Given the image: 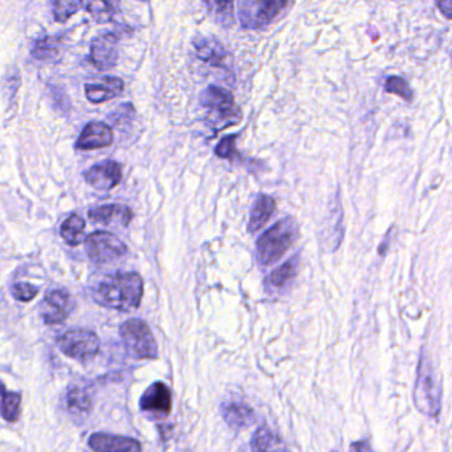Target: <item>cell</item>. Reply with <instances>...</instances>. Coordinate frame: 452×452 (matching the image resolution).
Here are the masks:
<instances>
[{
    "label": "cell",
    "instance_id": "ac0fdd59",
    "mask_svg": "<svg viewBox=\"0 0 452 452\" xmlns=\"http://www.w3.org/2000/svg\"><path fill=\"white\" fill-rule=\"evenodd\" d=\"M276 210V202L268 195H259L256 202L252 206L248 231L253 234L262 229V227L269 220V218Z\"/></svg>",
    "mask_w": 452,
    "mask_h": 452
},
{
    "label": "cell",
    "instance_id": "d4e9b609",
    "mask_svg": "<svg viewBox=\"0 0 452 452\" xmlns=\"http://www.w3.org/2000/svg\"><path fill=\"white\" fill-rule=\"evenodd\" d=\"M297 274V257H293L288 262L281 264L267 278V283L275 288L284 287L289 280H292Z\"/></svg>",
    "mask_w": 452,
    "mask_h": 452
},
{
    "label": "cell",
    "instance_id": "4316f807",
    "mask_svg": "<svg viewBox=\"0 0 452 452\" xmlns=\"http://www.w3.org/2000/svg\"><path fill=\"white\" fill-rule=\"evenodd\" d=\"M84 6V0H52V13L56 22L64 23Z\"/></svg>",
    "mask_w": 452,
    "mask_h": 452
},
{
    "label": "cell",
    "instance_id": "603a6c76",
    "mask_svg": "<svg viewBox=\"0 0 452 452\" xmlns=\"http://www.w3.org/2000/svg\"><path fill=\"white\" fill-rule=\"evenodd\" d=\"M60 44H62V41L59 38L44 36V38H38L35 41L31 53L36 60H40V62L53 60L59 53Z\"/></svg>",
    "mask_w": 452,
    "mask_h": 452
},
{
    "label": "cell",
    "instance_id": "44dd1931",
    "mask_svg": "<svg viewBox=\"0 0 452 452\" xmlns=\"http://www.w3.org/2000/svg\"><path fill=\"white\" fill-rule=\"evenodd\" d=\"M84 228H85L84 219L78 215H71L64 220L63 225L60 227V235L66 244L76 247L85 240Z\"/></svg>",
    "mask_w": 452,
    "mask_h": 452
},
{
    "label": "cell",
    "instance_id": "4dcf8cb0",
    "mask_svg": "<svg viewBox=\"0 0 452 452\" xmlns=\"http://www.w3.org/2000/svg\"><path fill=\"white\" fill-rule=\"evenodd\" d=\"M236 139L238 136H227L220 139V142L215 148V154L223 160H234V157L236 155Z\"/></svg>",
    "mask_w": 452,
    "mask_h": 452
},
{
    "label": "cell",
    "instance_id": "5bb4252c",
    "mask_svg": "<svg viewBox=\"0 0 452 452\" xmlns=\"http://www.w3.org/2000/svg\"><path fill=\"white\" fill-rule=\"evenodd\" d=\"M113 142V132L104 122H89L84 127L76 142L77 150H94L111 146Z\"/></svg>",
    "mask_w": 452,
    "mask_h": 452
},
{
    "label": "cell",
    "instance_id": "9a60e30c",
    "mask_svg": "<svg viewBox=\"0 0 452 452\" xmlns=\"http://www.w3.org/2000/svg\"><path fill=\"white\" fill-rule=\"evenodd\" d=\"M89 447L93 451H141L142 447L139 440L112 435L105 432H96L90 435Z\"/></svg>",
    "mask_w": 452,
    "mask_h": 452
},
{
    "label": "cell",
    "instance_id": "8fae6325",
    "mask_svg": "<svg viewBox=\"0 0 452 452\" xmlns=\"http://www.w3.org/2000/svg\"><path fill=\"white\" fill-rule=\"evenodd\" d=\"M71 309H72L71 297L66 290H63V289L50 290L45 295L44 302L41 305L43 321L47 325L62 324L66 320Z\"/></svg>",
    "mask_w": 452,
    "mask_h": 452
},
{
    "label": "cell",
    "instance_id": "6da1fadb",
    "mask_svg": "<svg viewBox=\"0 0 452 452\" xmlns=\"http://www.w3.org/2000/svg\"><path fill=\"white\" fill-rule=\"evenodd\" d=\"M92 296L102 306L133 312L141 305L143 281L136 272H114L101 280L92 290Z\"/></svg>",
    "mask_w": 452,
    "mask_h": 452
},
{
    "label": "cell",
    "instance_id": "52a82bcc",
    "mask_svg": "<svg viewBox=\"0 0 452 452\" xmlns=\"http://www.w3.org/2000/svg\"><path fill=\"white\" fill-rule=\"evenodd\" d=\"M57 346L62 352L77 361H89L100 351L99 336L88 329H71L57 339Z\"/></svg>",
    "mask_w": 452,
    "mask_h": 452
},
{
    "label": "cell",
    "instance_id": "f546056e",
    "mask_svg": "<svg viewBox=\"0 0 452 452\" xmlns=\"http://www.w3.org/2000/svg\"><path fill=\"white\" fill-rule=\"evenodd\" d=\"M11 292H13L15 300L28 302L38 296V288L29 283H16V284H13Z\"/></svg>",
    "mask_w": 452,
    "mask_h": 452
},
{
    "label": "cell",
    "instance_id": "484cf974",
    "mask_svg": "<svg viewBox=\"0 0 452 452\" xmlns=\"http://www.w3.org/2000/svg\"><path fill=\"white\" fill-rule=\"evenodd\" d=\"M281 440L277 438L276 435L265 426L257 428L252 438V450L256 451H268V450H277L280 447Z\"/></svg>",
    "mask_w": 452,
    "mask_h": 452
},
{
    "label": "cell",
    "instance_id": "d6986e66",
    "mask_svg": "<svg viewBox=\"0 0 452 452\" xmlns=\"http://www.w3.org/2000/svg\"><path fill=\"white\" fill-rule=\"evenodd\" d=\"M223 416L232 428H250L253 423L255 414L248 404L243 402H228L222 404Z\"/></svg>",
    "mask_w": 452,
    "mask_h": 452
},
{
    "label": "cell",
    "instance_id": "30bf717a",
    "mask_svg": "<svg viewBox=\"0 0 452 452\" xmlns=\"http://www.w3.org/2000/svg\"><path fill=\"white\" fill-rule=\"evenodd\" d=\"M171 391L164 382H154L141 397L139 407L154 418H166L171 413Z\"/></svg>",
    "mask_w": 452,
    "mask_h": 452
},
{
    "label": "cell",
    "instance_id": "cb8c5ba5",
    "mask_svg": "<svg viewBox=\"0 0 452 452\" xmlns=\"http://www.w3.org/2000/svg\"><path fill=\"white\" fill-rule=\"evenodd\" d=\"M22 395L19 393L1 390V416L7 422H16L20 418Z\"/></svg>",
    "mask_w": 452,
    "mask_h": 452
},
{
    "label": "cell",
    "instance_id": "7a4b0ae2",
    "mask_svg": "<svg viewBox=\"0 0 452 452\" xmlns=\"http://www.w3.org/2000/svg\"><path fill=\"white\" fill-rule=\"evenodd\" d=\"M299 236V226L293 218H285L267 229L256 243V257L262 265L278 262Z\"/></svg>",
    "mask_w": 452,
    "mask_h": 452
},
{
    "label": "cell",
    "instance_id": "277c9868",
    "mask_svg": "<svg viewBox=\"0 0 452 452\" xmlns=\"http://www.w3.org/2000/svg\"><path fill=\"white\" fill-rule=\"evenodd\" d=\"M415 407L428 416H437L442 407V389L439 378L437 377L435 369L430 357L422 354L418 365V374L414 388Z\"/></svg>",
    "mask_w": 452,
    "mask_h": 452
},
{
    "label": "cell",
    "instance_id": "8992f818",
    "mask_svg": "<svg viewBox=\"0 0 452 452\" xmlns=\"http://www.w3.org/2000/svg\"><path fill=\"white\" fill-rule=\"evenodd\" d=\"M289 0H239V20L246 29H259L269 24Z\"/></svg>",
    "mask_w": 452,
    "mask_h": 452
},
{
    "label": "cell",
    "instance_id": "7c38bea8",
    "mask_svg": "<svg viewBox=\"0 0 452 452\" xmlns=\"http://www.w3.org/2000/svg\"><path fill=\"white\" fill-rule=\"evenodd\" d=\"M88 216L93 223H99L102 226L125 228L132 223L134 214L127 206L112 203V204H102L97 207H92L88 211Z\"/></svg>",
    "mask_w": 452,
    "mask_h": 452
},
{
    "label": "cell",
    "instance_id": "9c48e42d",
    "mask_svg": "<svg viewBox=\"0 0 452 452\" xmlns=\"http://www.w3.org/2000/svg\"><path fill=\"white\" fill-rule=\"evenodd\" d=\"M89 60L97 69L109 71L118 60V36L114 32H105L90 44Z\"/></svg>",
    "mask_w": 452,
    "mask_h": 452
},
{
    "label": "cell",
    "instance_id": "83f0119b",
    "mask_svg": "<svg viewBox=\"0 0 452 452\" xmlns=\"http://www.w3.org/2000/svg\"><path fill=\"white\" fill-rule=\"evenodd\" d=\"M68 404L71 409H76L83 413L90 411L92 409V401L87 391L80 388H71L68 390Z\"/></svg>",
    "mask_w": 452,
    "mask_h": 452
},
{
    "label": "cell",
    "instance_id": "5b68a950",
    "mask_svg": "<svg viewBox=\"0 0 452 452\" xmlns=\"http://www.w3.org/2000/svg\"><path fill=\"white\" fill-rule=\"evenodd\" d=\"M120 336L127 353L139 360H155L158 357V345L150 327L139 318L125 321L120 327Z\"/></svg>",
    "mask_w": 452,
    "mask_h": 452
},
{
    "label": "cell",
    "instance_id": "d6a6232c",
    "mask_svg": "<svg viewBox=\"0 0 452 452\" xmlns=\"http://www.w3.org/2000/svg\"><path fill=\"white\" fill-rule=\"evenodd\" d=\"M351 450H355V451H360V450H372L370 446H367L366 442H361V443H357V444H353L351 447Z\"/></svg>",
    "mask_w": 452,
    "mask_h": 452
},
{
    "label": "cell",
    "instance_id": "ffe728a7",
    "mask_svg": "<svg viewBox=\"0 0 452 452\" xmlns=\"http://www.w3.org/2000/svg\"><path fill=\"white\" fill-rule=\"evenodd\" d=\"M121 0H84L85 11L97 22L108 23L113 20L114 16L120 13Z\"/></svg>",
    "mask_w": 452,
    "mask_h": 452
},
{
    "label": "cell",
    "instance_id": "ba28073f",
    "mask_svg": "<svg viewBox=\"0 0 452 452\" xmlns=\"http://www.w3.org/2000/svg\"><path fill=\"white\" fill-rule=\"evenodd\" d=\"M84 243L89 259L94 263H114L117 260L124 259L127 255V247L111 232H92L85 238Z\"/></svg>",
    "mask_w": 452,
    "mask_h": 452
},
{
    "label": "cell",
    "instance_id": "1f68e13d",
    "mask_svg": "<svg viewBox=\"0 0 452 452\" xmlns=\"http://www.w3.org/2000/svg\"><path fill=\"white\" fill-rule=\"evenodd\" d=\"M437 4L444 17L452 19V0H437Z\"/></svg>",
    "mask_w": 452,
    "mask_h": 452
},
{
    "label": "cell",
    "instance_id": "4fadbf2b",
    "mask_svg": "<svg viewBox=\"0 0 452 452\" xmlns=\"http://www.w3.org/2000/svg\"><path fill=\"white\" fill-rule=\"evenodd\" d=\"M85 181L97 190H112L120 185L122 179L121 164L115 161H104L94 164L84 174Z\"/></svg>",
    "mask_w": 452,
    "mask_h": 452
},
{
    "label": "cell",
    "instance_id": "7402d4cb",
    "mask_svg": "<svg viewBox=\"0 0 452 452\" xmlns=\"http://www.w3.org/2000/svg\"><path fill=\"white\" fill-rule=\"evenodd\" d=\"M203 3L219 24L228 27L234 22V0H203Z\"/></svg>",
    "mask_w": 452,
    "mask_h": 452
},
{
    "label": "cell",
    "instance_id": "f1b7e54d",
    "mask_svg": "<svg viewBox=\"0 0 452 452\" xmlns=\"http://www.w3.org/2000/svg\"><path fill=\"white\" fill-rule=\"evenodd\" d=\"M385 89L389 93L398 94L400 97H402L403 100L410 101L413 99V92L409 87V84L406 83V80L402 77H397V76L389 77L386 81V88Z\"/></svg>",
    "mask_w": 452,
    "mask_h": 452
},
{
    "label": "cell",
    "instance_id": "2e32d148",
    "mask_svg": "<svg viewBox=\"0 0 452 452\" xmlns=\"http://www.w3.org/2000/svg\"><path fill=\"white\" fill-rule=\"evenodd\" d=\"M124 90V81L118 77H105L100 84H87L85 94L92 104H101L120 96Z\"/></svg>",
    "mask_w": 452,
    "mask_h": 452
},
{
    "label": "cell",
    "instance_id": "3957f363",
    "mask_svg": "<svg viewBox=\"0 0 452 452\" xmlns=\"http://www.w3.org/2000/svg\"><path fill=\"white\" fill-rule=\"evenodd\" d=\"M201 104L207 111L209 124L216 132L228 126L236 125L243 118V113L236 106L234 96L227 89L210 85L202 92Z\"/></svg>",
    "mask_w": 452,
    "mask_h": 452
},
{
    "label": "cell",
    "instance_id": "e0dca14e",
    "mask_svg": "<svg viewBox=\"0 0 452 452\" xmlns=\"http://www.w3.org/2000/svg\"><path fill=\"white\" fill-rule=\"evenodd\" d=\"M194 47L197 56L204 63L211 64L214 66H223L227 53L222 44L214 38H199L194 40Z\"/></svg>",
    "mask_w": 452,
    "mask_h": 452
}]
</instances>
